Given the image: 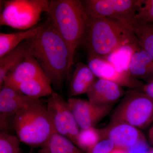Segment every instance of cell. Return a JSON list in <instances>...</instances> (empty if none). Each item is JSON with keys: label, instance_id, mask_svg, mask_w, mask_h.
Listing matches in <instances>:
<instances>
[{"label": "cell", "instance_id": "obj_1", "mask_svg": "<svg viewBox=\"0 0 153 153\" xmlns=\"http://www.w3.org/2000/svg\"><path fill=\"white\" fill-rule=\"evenodd\" d=\"M49 20L44 29L27 41L29 52L44 74L60 89L70 74V55L67 44Z\"/></svg>", "mask_w": 153, "mask_h": 153}, {"label": "cell", "instance_id": "obj_2", "mask_svg": "<svg viewBox=\"0 0 153 153\" xmlns=\"http://www.w3.org/2000/svg\"><path fill=\"white\" fill-rule=\"evenodd\" d=\"M47 14L68 46L70 73L75 50L85 42L88 17L83 9L82 1L79 0H50Z\"/></svg>", "mask_w": 153, "mask_h": 153}, {"label": "cell", "instance_id": "obj_3", "mask_svg": "<svg viewBox=\"0 0 153 153\" xmlns=\"http://www.w3.org/2000/svg\"><path fill=\"white\" fill-rule=\"evenodd\" d=\"M88 17L83 44L87 49L88 58L105 59L123 44L138 40L126 23L109 18Z\"/></svg>", "mask_w": 153, "mask_h": 153}, {"label": "cell", "instance_id": "obj_4", "mask_svg": "<svg viewBox=\"0 0 153 153\" xmlns=\"http://www.w3.org/2000/svg\"><path fill=\"white\" fill-rule=\"evenodd\" d=\"M13 125L20 141L32 148L45 146L56 133L47 106L40 99L22 107L14 116Z\"/></svg>", "mask_w": 153, "mask_h": 153}, {"label": "cell", "instance_id": "obj_5", "mask_svg": "<svg viewBox=\"0 0 153 153\" xmlns=\"http://www.w3.org/2000/svg\"><path fill=\"white\" fill-rule=\"evenodd\" d=\"M153 122V99L138 90L126 93L113 111L110 122L123 123L139 129Z\"/></svg>", "mask_w": 153, "mask_h": 153}, {"label": "cell", "instance_id": "obj_6", "mask_svg": "<svg viewBox=\"0 0 153 153\" xmlns=\"http://www.w3.org/2000/svg\"><path fill=\"white\" fill-rule=\"evenodd\" d=\"M48 0L4 1L0 15V25L15 29L28 30L38 24L41 14L47 13Z\"/></svg>", "mask_w": 153, "mask_h": 153}, {"label": "cell", "instance_id": "obj_7", "mask_svg": "<svg viewBox=\"0 0 153 153\" xmlns=\"http://www.w3.org/2000/svg\"><path fill=\"white\" fill-rule=\"evenodd\" d=\"M82 2L88 17L109 18L127 24L135 22L137 0H84Z\"/></svg>", "mask_w": 153, "mask_h": 153}, {"label": "cell", "instance_id": "obj_8", "mask_svg": "<svg viewBox=\"0 0 153 153\" xmlns=\"http://www.w3.org/2000/svg\"><path fill=\"white\" fill-rule=\"evenodd\" d=\"M46 106L55 132L67 137L76 145L80 131L68 101L53 91L47 100Z\"/></svg>", "mask_w": 153, "mask_h": 153}, {"label": "cell", "instance_id": "obj_9", "mask_svg": "<svg viewBox=\"0 0 153 153\" xmlns=\"http://www.w3.org/2000/svg\"><path fill=\"white\" fill-rule=\"evenodd\" d=\"M67 101L80 129L94 127L109 114L114 105H99L88 100L74 97L68 98Z\"/></svg>", "mask_w": 153, "mask_h": 153}, {"label": "cell", "instance_id": "obj_10", "mask_svg": "<svg viewBox=\"0 0 153 153\" xmlns=\"http://www.w3.org/2000/svg\"><path fill=\"white\" fill-rule=\"evenodd\" d=\"M88 65L98 79H105L117 83L122 87L140 91L144 84L129 73L119 70L112 63L103 58H88Z\"/></svg>", "mask_w": 153, "mask_h": 153}, {"label": "cell", "instance_id": "obj_11", "mask_svg": "<svg viewBox=\"0 0 153 153\" xmlns=\"http://www.w3.org/2000/svg\"><path fill=\"white\" fill-rule=\"evenodd\" d=\"M102 139L111 141L116 147L128 150L146 139L140 129L123 123L109 122L100 128Z\"/></svg>", "mask_w": 153, "mask_h": 153}, {"label": "cell", "instance_id": "obj_12", "mask_svg": "<svg viewBox=\"0 0 153 153\" xmlns=\"http://www.w3.org/2000/svg\"><path fill=\"white\" fill-rule=\"evenodd\" d=\"M32 98L22 94L13 88L4 86L0 90V125L1 129H5L8 125V119L14 116Z\"/></svg>", "mask_w": 153, "mask_h": 153}, {"label": "cell", "instance_id": "obj_13", "mask_svg": "<svg viewBox=\"0 0 153 153\" xmlns=\"http://www.w3.org/2000/svg\"><path fill=\"white\" fill-rule=\"evenodd\" d=\"M126 93L123 87L117 83L97 78L86 94L88 100L94 104L110 105H114Z\"/></svg>", "mask_w": 153, "mask_h": 153}, {"label": "cell", "instance_id": "obj_14", "mask_svg": "<svg viewBox=\"0 0 153 153\" xmlns=\"http://www.w3.org/2000/svg\"><path fill=\"white\" fill-rule=\"evenodd\" d=\"M43 75L45 74L28 49L25 60L7 75L3 87H10L16 90L22 82Z\"/></svg>", "mask_w": 153, "mask_h": 153}, {"label": "cell", "instance_id": "obj_15", "mask_svg": "<svg viewBox=\"0 0 153 153\" xmlns=\"http://www.w3.org/2000/svg\"><path fill=\"white\" fill-rule=\"evenodd\" d=\"M129 72L133 77L147 82L153 81V58L141 47L133 55Z\"/></svg>", "mask_w": 153, "mask_h": 153}, {"label": "cell", "instance_id": "obj_16", "mask_svg": "<svg viewBox=\"0 0 153 153\" xmlns=\"http://www.w3.org/2000/svg\"><path fill=\"white\" fill-rule=\"evenodd\" d=\"M97 78L88 65L77 63L71 76L69 89L71 97L87 94Z\"/></svg>", "mask_w": 153, "mask_h": 153}, {"label": "cell", "instance_id": "obj_17", "mask_svg": "<svg viewBox=\"0 0 153 153\" xmlns=\"http://www.w3.org/2000/svg\"><path fill=\"white\" fill-rule=\"evenodd\" d=\"M49 19L40 26L23 32L11 33H0V57L19 46L22 42L36 36L48 25Z\"/></svg>", "mask_w": 153, "mask_h": 153}, {"label": "cell", "instance_id": "obj_18", "mask_svg": "<svg viewBox=\"0 0 153 153\" xmlns=\"http://www.w3.org/2000/svg\"><path fill=\"white\" fill-rule=\"evenodd\" d=\"M28 51V45L26 41L13 50L0 57L1 88L3 87L6 76L24 61Z\"/></svg>", "mask_w": 153, "mask_h": 153}, {"label": "cell", "instance_id": "obj_19", "mask_svg": "<svg viewBox=\"0 0 153 153\" xmlns=\"http://www.w3.org/2000/svg\"><path fill=\"white\" fill-rule=\"evenodd\" d=\"M51 84L47 76L43 75L22 82L16 90L31 98L40 99L52 94L54 91Z\"/></svg>", "mask_w": 153, "mask_h": 153}, {"label": "cell", "instance_id": "obj_20", "mask_svg": "<svg viewBox=\"0 0 153 153\" xmlns=\"http://www.w3.org/2000/svg\"><path fill=\"white\" fill-rule=\"evenodd\" d=\"M141 47L138 40L124 44L105 58L120 71L129 73V66L134 53Z\"/></svg>", "mask_w": 153, "mask_h": 153}, {"label": "cell", "instance_id": "obj_21", "mask_svg": "<svg viewBox=\"0 0 153 153\" xmlns=\"http://www.w3.org/2000/svg\"><path fill=\"white\" fill-rule=\"evenodd\" d=\"M128 25L138 40L141 47L153 58V25L138 22Z\"/></svg>", "mask_w": 153, "mask_h": 153}, {"label": "cell", "instance_id": "obj_22", "mask_svg": "<svg viewBox=\"0 0 153 153\" xmlns=\"http://www.w3.org/2000/svg\"><path fill=\"white\" fill-rule=\"evenodd\" d=\"M50 153H83L66 137L55 133L45 146Z\"/></svg>", "mask_w": 153, "mask_h": 153}, {"label": "cell", "instance_id": "obj_23", "mask_svg": "<svg viewBox=\"0 0 153 153\" xmlns=\"http://www.w3.org/2000/svg\"><path fill=\"white\" fill-rule=\"evenodd\" d=\"M103 140L100 128L94 127L80 129L76 145L82 151L86 152Z\"/></svg>", "mask_w": 153, "mask_h": 153}, {"label": "cell", "instance_id": "obj_24", "mask_svg": "<svg viewBox=\"0 0 153 153\" xmlns=\"http://www.w3.org/2000/svg\"><path fill=\"white\" fill-rule=\"evenodd\" d=\"M135 22L153 25V0H137Z\"/></svg>", "mask_w": 153, "mask_h": 153}, {"label": "cell", "instance_id": "obj_25", "mask_svg": "<svg viewBox=\"0 0 153 153\" xmlns=\"http://www.w3.org/2000/svg\"><path fill=\"white\" fill-rule=\"evenodd\" d=\"M20 140L5 132L0 133V153H19L21 152Z\"/></svg>", "mask_w": 153, "mask_h": 153}, {"label": "cell", "instance_id": "obj_26", "mask_svg": "<svg viewBox=\"0 0 153 153\" xmlns=\"http://www.w3.org/2000/svg\"><path fill=\"white\" fill-rule=\"evenodd\" d=\"M115 145L108 140H103L86 151L85 153H110Z\"/></svg>", "mask_w": 153, "mask_h": 153}, {"label": "cell", "instance_id": "obj_27", "mask_svg": "<svg viewBox=\"0 0 153 153\" xmlns=\"http://www.w3.org/2000/svg\"><path fill=\"white\" fill-rule=\"evenodd\" d=\"M149 149L146 141L137 144L127 151L128 153H145L149 152Z\"/></svg>", "mask_w": 153, "mask_h": 153}, {"label": "cell", "instance_id": "obj_28", "mask_svg": "<svg viewBox=\"0 0 153 153\" xmlns=\"http://www.w3.org/2000/svg\"><path fill=\"white\" fill-rule=\"evenodd\" d=\"M140 91L143 92L153 99V81L145 84Z\"/></svg>", "mask_w": 153, "mask_h": 153}, {"label": "cell", "instance_id": "obj_29", "mask_svg": "<svg viewBox=\"0 0 153 153\" xmlns=\"http://www.w3.org/2000/svg\"><path fill=\"white\" fill-rule=\"evenodd\" d=\"M148 140L153 147V125L149 130L148 132Z\"/></svg>", "mask_w": 153, "mask_h": 153}, {"label": "cell", "instance_id": "obj_30", "mask_svg": "<svg viewBox=\"0 0 153 153\" xmlns=\"http://www.w3.org/2000/svg\"><path fill=\"white\" fill-rule=\"evenodd\" d=\"M110 153H128L127 150L123 148L115 147L114 149Z\"/></svg>", "mask_w": 153, "mask_h": 153}, {"label": "cell", "instance_id": "obj_31", "mask_svg": "<svg viewBox=\"0 0 153 153\" xmlns=\"http://www.w3.org/2000/svg\"><path fill=\"white\" fill-rule=\"evenodd\" d=\"M38 153H50L49 151L47 149V148L45 146L41 148Z\"/></svg>", "mask_w": 153, "mask_h": 153}, {"label": "cell", "instance_id": "obj_32", "mask_svg": "<svg viewBox=\"0 0 153 153\" xmlns=\"http://www.w3.org/2000/svg\"><path fill=\"white\" fill-rule=\"evenodd\" d=\"M27 153H34V150H33V148H31Z\"/></svg>", "mask_w": 153, "mask_h": 153}, {"label": "cell", "instance_id": "obj_33", "mask_svg": "<svg viewBox=\"0 0 153 153\" xmlns=\"http://www.w3.org/2000/svg\"><path fill=\"white\" fill-rule=\"evenodd\" d=\"M149 153H153V147L150 148L149 150Z\"/></svg>", "mask_w": 153, "mask_h": 153}, {"label": "cell", "instance_id": "obj_34", "mask_svg": "<svg viewBox=\"0 0 153 153\" xmlns=\"http://www.w3.org/2000/svg\"><path fill=\"white\" fill-rule=\"evenodd\" d=\"M145 153H149V152H148Z\"/></svg>", "mask_w": 153, "mask_h": 153}, {"label": "cell", "instance_id": "obj_35", "mask_svg": "<svg viewBox=\"0 0 153 153\" xmlns=\"http://www.w3.org/2000/svg\"><path fill=\"white\" fill-rule=\"evenodd\" d=\"M19 153H21V152H19Z\"/></svg>", "mask_w": 153, "mask_h": 153}, {"label": "cell", "instance_id": "obj_36", "mask_svg": "<svg viewBox=\"0 0 153 153\" xmlns=\"http://www.w3.org/2000/svg\"></svg>", "mask_w": 153, "mask_h": 153}]
</instances>
